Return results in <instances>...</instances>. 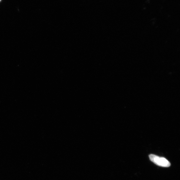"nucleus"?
<instances>
[{"label": "nucleus", "mask_w": 180, "mask_h": 180, "mask_svg": "<svg viewBox=\"0 0 180 180\" xmlns=\"http://www.w3.org/2000/svg\"><path fill=\"white\" fill-rule=\"evenodd\" d=\"M1 1V0H0V1Z\"/></svg>", "instance_id": "2"}, {"label": "nucleus", "mask_w": 180, "mask_h": 180, "mask_svg": "<svg viewBox=\"0 0 180 180\" xmlns=\"http://www.w3.org/2000/svg\"><path fill=\"white\" fill-rule=\"evenodd\" d=\"M150 160L157 166L163 167H169L171 163L163 157H160L151 154L149 156Z\"/></svg>", "instance_id": "1"}]
</instances>
